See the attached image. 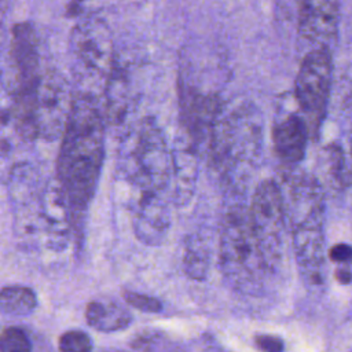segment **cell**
Returning <instances> with one entry per match:
<instances>
[{
	"mask_svg": "<svg viewBox=\"0 0 352 352\" xmlns=\"http://www.w3.org/2000/svg\"><path fill=\"white\" fill-rule=\"evenodd\" d=\"M104 146L103 114L91 92L73 96L58 158L59 186L72 209H85L95 192Z\"/></svg>",
	"mask_w": 352,
	"mask_h": 352,
	"instance_id": "cell-1",
	"label": "cell"
},
{
	"mask_svg": "<svg viewBox=\"0 0 352 352\" xmlns=\"http://www.w3.org/2000/svg\"><path fill=\"white\" fill-rule=\"evenodd\" d=\"M261 122L252 104H241L224 118H219L210 136V150L219 162H252L258 154Z\"/></svg>",
	"mask_w": 352,
	"mask_h": 352,
	"instance_id": "cell-2",
	"label": "cell"
},
{
	"mask_svg": "<svg viewBox=\"0 0 352 352\" xmlns=\"http://www.w3.org/2000/svg\"><path fill=\"white\" fill-rule=\"evenodd\" d=\"M129 158L128 172L135 183L153 192L165 187L173 169L172 153L166 147L162 131L153 120L147 118L140 124Z\"/></svg>",
	"mask_w": 352,
	"mask_h": 352,
	"instance_id": "cell-3",
	"label": "cell"
},
{
	"mask_svg": "<svg viewBox=\"0 0 352 352\" xmlns=\"http://www.w3.org/2000/svg\"><path fill=\"white\" fill-rule=\"evenodd\" d=\"M70 54L81 74L106 82L117 60L104 21L89 16L77 23L70 34Z\"/></svg>",
	"mask_w": 352,
	"mask_h": 352,
	"instance_id": "cell-4",
	"label": "cell"
},
{
	"mask_svg": "<svg viewBox=\"0 0 352 352\" xmlns=\"http://www.w3.org/2000/svg\"><path fill=\"white\" fill-rule=\"evenodd\" d=\"M333 81V55L327 48L309 50L300 65L294 98L298 109L309 122H319L323 117Z\"/></svg>",
	"mask_w": 352,
	"mask_h": 352,
	"instance_id": "cell-5",
	"label": "cell"
},
{
	"mask_svg": "<svg viewBox=\"0 0 352 352\" xmlns=\"http://www.w3.org/2000/svg\"><path fill=\"white\" fill-rule=\"evenodd\" d=\"M72 103L73 96L62 74L55 70L43 73L34 102L38 136L54 138L65 131Z\"/></svg>",
	"mask_w": 352,
	"mask_h": 352,
	"instance_id": "cell-6",
	"label": "cell"
},
{
	"mask_svg": "<svg viewBox=\"0 0 352 352\" xmlns=\"http://www.w3.org/2000/svg\"><path fill=\"white\" fill-rule=\"evenodd\" d=\"M338 0H301L298 7L297 30L300 37L315 48L333 51L338 37Z\"/></svg>",
	"mask_w": 352,
	"mask_h": 352,
	"instance_id": "cell-7",
	"label": "cell"
},
{
	"mask_svg": "<svg viewBox=\"0 0 352 352\" xmlns=\"http://www.w3.org/2000/svg\"><path fill=\"white\" fill-rule=\"evenodd\" d=\"M10 58L12 70L11 94L34 89L43 73L40 72L38 41L30 23L21 22L12 28Z\"/></svg>",
	"mask_w": 352,
	"mask_h": 352,
	"instance_id": "cell-8",
	"label": "cell"
},
{
	"mask_svg": "<svg viewBox=\"0 0 352 352\" xmlns=\"http://www.w3.org/2000/svg\"><path fill=\"white\" fill-rule=\"evenodd\" d=\"M249 217L261 249L272 250L282 223V199L272 182H264L257 187Z\"/></svg>",
	"mask_w": 352,
	"mask_h": 352,
	"instance_id": "cell-9",
	"label": "cell"
},
{
	"mask_svg": "<svg viewBox=\"0 0 352 352\" xmlns=\"http://www.w3.org/2000/svg\"><path fill=\"white\" fill-rule=\"evenodd\" d=\"M276 155L287 162H298L305 154L308 140V124L296 113H289L276 121L272 131Z\"/></svg>",
	"mask_w": 352,
	"mask_h": 352,
	"instance_id": "cell-10",
	"label": "cell"
},
{
	"mask_svg": "<svg viewBox=\"0 0 352 352\" xmlns=\"http://www.w3.org/2000/svg\"><path fill=\"white\" fill-rule=\"evenodd\" d=\"M135 231L146 243H158L169 227V214L164 202L153 191H146L135 214Z\"/></svg>",
	"mask_w": 352,
	"mask_h": 352,
	"instance_id": "cell-11",
	"label": "cell"
},
{
	"mask_svg": "<svg viewBox=\"0 0 352 352\" xmlns=\"http://www.w3.org/2000/svg\"><path fill=\"white\" fill-rule=\"evenodd\" d=\"M104 96L106 118L113 124L121 122L131 107L132 94L128 72L118 62H116L110 76L106 80Z\"/></svg>",
	"mask_w": 352,
	"mask_h": 352,
	"instance_id": "cell-12",
	"label": "cell"
},
{
	"mask_svg": "<svg viewBox=\"0 0 352 352\" xmlns=\"http://www.w3.org/2000/svg\"><path fill=\"white\" fill-rule=\"evenodd\" d=\"M173 176H175V201L179 205H186L195 190L197 182V158L191 144L175 147L172 153Z\"/></svg>",
	"mask_w": 352,
	"mask_h": 352,
	"instance_id": "cell-13",
	"label": "cell"
},
{
	"mask_svg": "<svg viewBox=\"0 0 352 352\" xmlns=\"http://www.w3.org/2000/svg\"><path fill=\"white\" fill-rule=\"evenodd\" d=\"M85 318L91 327L110 333L125 329L131 320V314L113 298L92 300L85 309Z\"/></svg>",
	"mask_w": 352,
	"mask_h": 352,
	"instance_id": "cell-14",
	"label": "cell"
},
{
	"mask_svg": "<svg viewBox=\"0 0 352 352\" xmlns=\"http://www.w3.org/2000/svg\"><path fill=\"white\" fill-rule=\"evenodd\" d=\"M37 305L36 293L26 286H6L1 289L0 307L4 314L28 315Z\"/></svg>",
	"mask_w": 352,
	"mask_h": 352,
	"instance_id": "cell-15",
	"label": "cell"
},
{
	"mask_svg": "<svg viewBox=\"0 0 352 352\" xmlns=\"http://www.w3.org/2000/svg\"><path fill=\"white\" fill-rule=\"evenodd\" d=\"M184 264L186 271L192 278H204L208 267V254L205 252V248L198 242H190L186 246V254H184Z\"/></svg>",
	"mask_w": 352,
	"mask_h": 352,
	"instance_id": "cell-16",
	"label": "cell"
},
{
	"mask_svg": "<svg viewBox=\"0 0 352 352\" xmlns=\"http://www.w3.org/2000/svg\"><path fill=\"white\" fill-rule=\"evenodd\" d=\"M0 352H32V344L23 330L6 327L1 333Z\"/></svg>",
	"mask_w": 352,
	"mask_h": 352,
	"instance_id": "cell-17",
	"label": "cell"
},
{
	"mask_svg": "<svg viewBox=\"0 0 352 352\" xmlns=\"http://www.w3.org/2000/svg\"><path fill=\"white\" fill-rule=\"evenodd\" d=\"M59 352H91L92 340L81 330H69L59 338Z\"/></svg>",
	"mask_w": 352,
	"mask_h": 352,
	"instance_id": "cell-18",
	"label": "cell"
},
{
	"mask_svg": "<svg viewBox=\"0 0 352 352\" xmlns=\"http://www.w3.org/2000/svg\"><path fill=\"white\" fill-rule=\"evenodd\" d=\"M124 300L129 305H132L133 308H136L139 311L154 314V312H160L162 309V304L160 302V300H157L155 297L147 296V294H140L136 292H125Z\"/></svg>",
	"mask_w": 352,
	"mask_h": 352,
	"instance_id": "cell-19",
	"label": "cell"
},
{
	"mask_svg": "<svg viewBox=\"0 0 352 352\" xmlns=\"http://www.w3.org/2000/svg\"><path fill=\"white\" fill-rule=\"evenodd\" d=\"M254 344L261 352H283V341L272 334H258L254 337Z\"/></svg>",
	"mask_w": 352,
	"mask_h": 352,
	"instance_id": "cell-20",
	"label": "cell"
},
{
	"mask_svg": "<svg viewBox=\"0 0 352 352\" xmlns=\"http://www.w3.org/2000/svg\"><path fill=\"white\" fill-rule=\"evenodd\" d=\"M329 256L333 261H337V263H349L352 261V248L346 243H338V245H334L330 252H329Z\"/></svg>",
	"mask_w": 352,
	"mask_h": 352,
	"instance_id": "cell-21",
	"label": "cell"
},
{
	"mask_svg": "<svg viewBox=\"0 0 352 352\" xmlns=\"http://www.w3.org/2000/svg\"><path fill=\"white\" fill-rule=\"evenodd\" d=\"M80 3H82V0H70V3H69V11H70V12H77L76 10H78Z\"/></svg>",
	"mask_w": 352,
	"mask_h": 352,
	"instance_id": "cell-22",
	"label": "cell"
},
{
	"mask_svg": "<svg viewBox=\"0 0 352 352\" xmlns=\"http://www.w3.org/2000/svg\"><path fill=\"white\" fill-rule=\"evenodd\" d=\"M8 3H10V0H1V12H3V15L7 12Z\"/></svg>",
	"mask_w": 352,
	"mask_h": 352,
	"instance_id": "cell-23",
	"label": "cell"
}]
</instances>
